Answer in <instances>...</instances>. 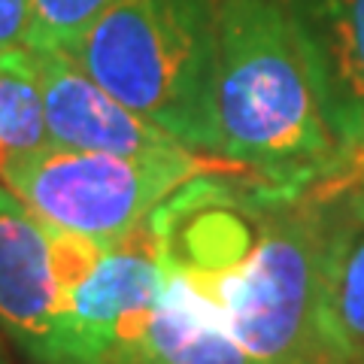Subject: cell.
Instances as JSON below:
<instances>
[{
    "mask_svg": "<svg viewBox=\"0 0 364 364\" xmlns=\"http://www.w3.org/2000/svg\"><path fill=\"white\" fill-rule=\"evenodd\" d=\"M352 173L279 182L240 167L179 186L149 219L155 249L264 364H358L331 316V255Z\"/></svg>",
    "mask_w": 364,
    "mask_h": 364,
    "instance_id": "1",
    "label": "cell"
},
{
    "mask_svg": "<svg viewBox=\"0 0 364 364\" xmlns=\"http://www.w3.org/2000/svg\"><path fill=\"white\" fill-rule=\"evenodd\" d=\"M213 158L279 186L352 173L286 0H219Z\"/></svg>",
    "mask_w": 364,
    "mask_h": 364,
    "instance_id": "2",
    "label": "cell"
},
{
    "mask_svg": "<svg viewBox=\"0 0 364 364\" xmlns=\"http://www.w3.org/2000/svg\"><path fill=\"white\" fill-rule=\"evenodd\" d=\"M219 0H119L64 55L176 143L213 158Z\"/></svg>",
    "mask_w": 364,
    "mask_h": 364,
    "instance_id": "3",
    "label": "cell"
},
{
    "mask_svg": "<svg viewBox=\"0 0 364 364\" xmlns=\"http://www.w3.org/2000/svg\"><path fill=\"white\" fill-rule=\"evenodd\" d=\"M225 161L198 152L131 158L46 143L0 167V182L58 231L119 243L143 231L179 186Z\"/></svg>",
    "mask_w": 364,
    "mask_h": 364,
    "instance_id": "4",
    "label": "cell"
},
{
    "mask_svg": "<svg viewBox=\"0 0 364 364\" xmlns=\"http://www.w3.org/2000/svg\"><path fill=\"white\" fill-rule=\"evenodd\" d=\"M158 294L161 261L149 225L107 243L95 264L61 289L58 364H152Z\"/></svg>",
    "mask_w": 364,
    "mask_h": 364,
    "instance_id": "5",
    "label": "cell"
},
{
    "mask_svg": "<svg viewBox=\"0 0 364 364\" xmlns=\"http://www.w3.org/2000/svg\"><path fill=\"white\" fill-rule=\"evenodd\" d=\"M40 85L46 136L64 149L158 158L191 152L97 85L70 55L28 49Z\"/></svg>",
    "mask_w": 364,
    "mask_h": 364,
    "instance_id": "6",
    "label": "cell"
},
{
    "mask_svg": "<svg viewBox=\"0 0 364 364\" xmlns=\"http://www.w3.org/2000/svg\"><path fill=\"white\" fill-rule=\"evenodd\" d=\"M58 316L49 225L0 182V331L33 364H58Z\"/></svg>",
    "mask_w": 364,
    "mask_h": 364,
    "instance_id": "7",
    "label": "cell"
},
{
    "mask_svg": "<svg viewBox=\"0 0 364 364\" xmlns=\"http://www.w3.org/2000/svg\"><path fill=\"white\" fill-rule=\"evenodd\" d=\"M343 152L364 140V0H286Z\"/></svg>",
    "mask_w": 364,
    "mask_h": 364,
    "instance_id": "8",
    "label": "cell"
},
{
    "mask_svg": "<svg viewBox=\"0 0 364 364\" xmlns=\"http://www.w3.org/2000/svg\"><path fill=\"white\" fill-rule=\"evenodd\" d=\"M149 352L152 364H264L225 331L200 294L167 261H161V294L152 318Z\"/></svg>",
    "mask_w": 364,
    "mask_h": 364,
    "instance_id": "9",
    "label": "cell"
},
{
    "mask_svg": "<svg viewBox=\"0 0 364 364\" xmlns=\"http://www.w3.org/2000/svg\"><path fill=\"white\" fill-rule=\"evenodd\" d=\"M331 316L352 358L364 364V188L349 179L331 255Z\"/></svg>",
    "mask_w": 364,
    "mask_h": 364,
    "instance_id": "10",
    "label": "cell"
},
{
    "mask_svg": "<svg viewBox=\"0 0 364 364\" xmlns=\"http://www.w3.org/2000/svg\"><path fill=\"white\" fill-rule=\"evenodd\" d=\"M46 143L49 136H46L43 100L31 52H4L0 55V167Z\"/></svg>",
    "mask_w": 364,
    "mask_h": 364,
    "instance_id": "11",
    "label": "cell"
},
{
    "mask_svg": "<svg viewBox=\"0 0 364 364\" xmlns=\"http://www.w3.org/2000/svg\"><path fill=\"white\" fill-rule=\"evenodd\" d=\"M119 0H28L31 25L25 49L67 52Z\"/></svg>",
    "mask_w": 364,
    "mask_h": 364,
    "instance_id": "12",
    "label": "cell"
},
{
    "mask_svg": "<svg viewBox=\"0 0 364 364\" xmlns=\"http://www.w3.org/2000/svg\"><path fill=\"white\" fill-rule=\"evenodd\" d=\"M31 6L28 0H0V55L28 46Z\"/></svg>",
    "mask_w": 364,
    "mask_h": 364,
    "instance_id": "13",
    "label": "cell"
},
{
    "mask_svg": "<svg viewBox=\"0 0 364 364\" xmlns=\"http://www.w3.org/2000/svg\"><path fill=\"white\" fill-rule=\"evenodd\" d=\"M352 179H355L358 186L364 188V140H361V146L355 149V155H352Z\"/></svg>",
    "mask_w": 364,
    "mask_h": 364,
    "instance_id": "14",
    "label": "cell"
},
{
    "mask_svg": "<svg viewBox=\"0 0 364 364\" xmlns=\"http://www.w3.org/2000/svg\"><path fill=\"white\" fill-rule=\"evenodd\" d=\"M0 364H9V355H6V346H4V331H0Z\"/></svg>",
    "mask_w": 364,
    "mask_h": 364,
    "instance_id": "15",
    "label": "cell"
}]
</instances>
